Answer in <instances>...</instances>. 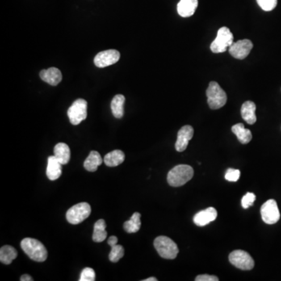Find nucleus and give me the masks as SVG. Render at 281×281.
<instances>
[{
    "mask_svg": "<svg viewBox=\"0 0 281 281\" xmlns=\"http://www.w3.org/2000/svg\"><path fill=\"white\" fill-rule=\"evenodd\" d=\"M194 169L189 165H177L168 173L167 182L172 187H180L191 181Z\"/></svg>",
    "mask_w": 281,
    "mask_h": 281,
    "instance_id": "obj_2",
    "label": "nucleus"
},
{
    "mask_svg": "<svg viewBox=\"0 0 281 281\" xmlns=\"http://www.w3.org/2000/svg\"><path fill=\"white\" fill-rule=\"evenodd\" d=\"M232 132L237 136V139L241 144H248L253 139V135L250 130L245 128L241 123H237L232 127Z\"/></svg>",
    "mask_w": 281,
    "mask_h": 281,
    "instance_id": "obj_18",
    "label": "nucleus"
},
{
    "mask_svg": "<svg viewBox=\"0 0 281 281\" xmlns=\"http://www.w3.org/2000/svg\"><path fill=\"white\" fill-rule=\"evenodd\" d=\"M88 102L83 98H78L73 102L68 111L70 122L73 125H78L87 118Z\"/></svg>",
    "mask_w": 281,
    "mask_h": 281,
    "instance_id": "obj_7",
    "label": "nucleus"
},
{
    "mask_svg": "<svg viewBox=\"0 0 281 281\" xmlns=\"http://www.w3.org/2000/svg\"><path fill=\"white\" fill-rule=\"evenodd\" d=\"M120 53L116 49L102 51L95 56L94 59V65L99 68H106L113 65L119 61Z\"/></svg>",
    "mask_w": 281,
    "mask_h": 281,
    "instance_id": "obj_10",
    "label": "nucleus"
},
{
    "mask_svg": "<svg viewBox=\"0 0 281 281\" xmlns=\"http://www.w3.org/2000/svg\"><path fill=\"white\" fill-rule=\"evenodd\" d=\"M117 241L118 238L116 237V236H111V237H110V238L108 239V244L111 247L117 245Z\"/></svg>",
    "mask_w": 281,
    "mask_h": 281,
    "instance_id": "obj_32",
    "label": "nucleus"
},
{
    "mask_svg": "<svg viewBox=\"0 0 281 281\" xmlns=\"http://www.w3.org/2000/svg\"><path fill=\"white\" fill-rule=\"evenodd\" d=\"M253 43L249 39L239 40L234 43L229 48L230 54L237 60H244L253 49Z\"/></svg>",
    "mask_w": 281,
    "mask_h": 281,
    "instance_id": "obj_11",
    "label": "nucleus"
},
{
    "mask_svg": "<svg viewBox=\"0 0 281 281\" xmlns=\"http://www.w3.org/2000/svg\"><path fill=\"white\" fill-rule=\"evenodd\" d=\"M154 247L158 254L166 259H174L179 253L177 244L166 236L156 237L154 241Z\"/></svg>",
    "mask_w": 281,
    "mask_h": 281,
    "instance_id": "obj_4",
    "label": "nucleus"
},
{
    "mask_svg": "<svg viewBox=\"0 0 281 281\" xmlns=\"http://www.w3.org/2000/svg\"><path fill=\"white\" fill-rule=\"evenodd\" d=\"M17 256L18 252L10 245H5L0 249V261L5 265H10Z\"/></svg>",
    "mask_w": 281,
    "mask_h": 281,
    "instance_id": "obj_22",
    "label": "nucleus"
},
{
    "mask_svg": "<svg viewBox=\"0 0 281 281\" xmlns=\"http://www.w3.org/2000/svg\"><path fill=\"white\" fill-rule=\"evenodd\" d=\"M103 161L104 160H102L98 152L92 151L84 163V167L89 172L96 171L98 166H100Z\"/></svg>",
    "mask_w": 281,
    "mask_h": 281,
    "instance_id": "obj_19",
    "label": "nucleus"
},
{
    "mask_svg": "<svg viewBox=\"0 0 281 281\" xmlns=\"http://www.w3.org/2000/svg\"><path fill=\"white\" fill-rule=\"evenodd\" d=\"M143 281H157V279H156V278H149L145 280H143Z\"/></svg>",
    "mask_w": 281,
    "mask_h": 281,
    "instance_id": "obj_34",
    "label": "nucleus"
},
{
    "mask_svg": "<svg viewBox=\"0 0 281 281\" xmlns=\"http://www.w3.org/2000/svg\"><path fill=\"white\" fill-rule=\"evenodd\" d=\"M208 104L212 110H218L225 106L227 96L225 91L216 81H211L206 90Z\"/></svg>",
    "mask_w": 281,
    "mask_h": 281,
    "instance_id": "obj_3",
    "label": "nucleus"
},
{
    "mask_svg": "<svg viewBox=\"0 0 281 281\" xmlns=\"http://www.w3.org/2000/svg\"><path fill=\"white\" fill-rule=\"evenodd\" d=\"M62 174V164L56 159V156H51L48 158L47 175L50 181H55L60 178Z\"/></svg>",
    "mask_w": 281,
    "mask_h": 281,
    "instance_id": "obj_14",
    "label": "nucleus"
},
{
    "mask_svg": "<svg viewBox=\"0 0 281 281\" xmlns=\"http://www.w3.org/2000/svg\"><path fill=\"white\" fill-rule=\"evenodd\" d=\"M124 102H125V97L123 96V94H117L111 102L113 115L117 119L123 117Z\"/></svg>",
    "mask_w": 281,
    "mask_h": 281,
    "instance_id": "obj_23",
    "label": "nucleus"
},
{
    "mask_svg": "<svg viewBox=\"0 0 281 281\" xmlns=\"http://www.w3.org/2000/svg\"><path fill=\"white\" fill-rule=\"evenodd\" d=\"M91 212L92 209L90 205L87 202H81L68 210L66 217L70 224H78L86 220L90 216Z\"/></svg>",
    "mask_w": 281,
    "mask_h": 281,
    "instance_id": "obj_6",
    "label": "nucleus"
},
{
    "mask_svg": "<svg viewBox=\"0 0 281 281\" xmlns=\"http://www.w3.org/2000/svg\"><path fill=\"white\" fill-rule=\"evenodd\" d=\"M140 225H141L140 214L139 212H135L131 219L124 223L123 228L127 233H137L138 231L140 230Z\"/></svg>",
    "mask_w": 281,
    "mask_h": 281,
    "instance_id": "obj_25",
    "label": "nucleus"
},
{
    "mask_svg": "<svg viewBox=\"0 0 281 281\" xmlns=\"http://www.w3.org/2000/svg\"><path fill=\"white\" fill-rule=\"evenodd\" d=\"M194 135V129L190 125H185L181 127L177 133V141L175 143V148L177 152H181L187 148L189 140H191Z\"/></svg>",
    "mask_w": 281,
    "mask_h": 281,
    "instance_id": "obj_12",
    "label": "nucleus"
},
{
    "mask_svg": "<svg viewBox=\"0 0 281 281\" xmlns=\"http://www.w3.org/2000/svg\"><path fill=\"white\" fill-rule=\"evenodd\" d=\"M106 224L104 220H98L94 224L93 239L94 242H102L106 240L107 232L106 231Z\"/></svg>",
    "mask_w": 281,
    "mask_h": 281,
    "instance_id": "obj_24",
    "label": "nucleus"
},
{
    "mask_svg": "<svg viewBox=\"0 0 281 281\" xmlns=\"http://www.w3.org/2000/svg\"><path fill=\"white\" fill-rule=\"evenodd\" d=\"M241 175V172L239 169H228L225 174V179L230 182H236L238 181Z\"/></svg>",
    "mask_w": 281,
    "mask_h": 281,
    "instance_id": "obj_30",
    "label": "nucleus"
},
{
    "mask_svg": "<svg viewBox=\"0 0 281 281\" xmlns=\"http://www.w3.org/2000/svg\"><path fill=\"white\" fill-rule=\"evenodd\" d=\"M21 246L27 256L36 262H44L48 257L47 249L43 243L37 239L27 237L22 240Z\"/></svg>",
    "mask_w": 281,
    "mask_h": 281,
    "instance_id": "obj_1",
    "label": "nucleus"
},
{
    "mask_svg": "<svg viewBox=\"0 0 281 281\" xmlns=\"http://www.w3.org/2000/svg\"><path fill=\"white\" fill-rule=\"evenodd\" d=\"M198 5V0H181L177 4V12L182 18H189L195 14Z\"/></svg>",
    "mask_w": 281,
    "mask_h": 281,
    "instance_id": "obj_15",
    "label": "nucleus"
},
{
    "mask_svg": "<svg viewBox=\"0 0 281 281\" xmlns=\"http://www.w3.org/2000/svg\"><path fill=\"white\" fill-rule=\"evenodd\" d=\"M54 156H56L62 165H66L70 160V150L69 146L65 143H58L54 148Z\"/></svg>",
    "mask_w": 281,
    "mask_h": 281,
    "instance_id": "obj_20",
    "label": "nucleus"
},
{
    "mask_svg": "<svg viewBox=\"0 0 281 281\" xmlns=\"http://www.w3.org/2000/svg\"><path fill=\"white\" fill-rule=\"evenodd\" d=\"M95 280V273L92 268L87 267L81 272L80 281H94Z\"/></svg>",
    "mask_w": 281,
    "mask_h": 281,
    "instance_id": "obj_29",
    "label": "nucleus"
},
{
    "mask_svg": "<svg viewBox=\"0 0 281 281\" xmlns=\"http://www.w3.org/2000/svg\"><path fill=\"white\" fill-rule=\"evenodd\" d=\"M256 106L252 101H246L241 106V117L249 124H254L256 122Z\"/></svg>",
    "mask_w": 281,
    "mask_h": 281,
    "instance_id": "obj_17",
    "label": "nucleus"
},
{
    "mask_svg": "<svg viewBox=\"0 0 281 281\" xmlns=\"http://www.w3.org/2000/svg\"><path fill=\"white\" fill-rule=\"evenodd\" d=\"M124 256V249L122 245H116L112 247L109 258L112 262H117Z\"/></svg>",
    "mask_w": 281,
    "mask_h": 281,
    "instance_id": "obj_26",
    "label": "nucleus"
},
{
    "mask_svg": "<svg viewBox=\"0 0 281 281\" xmlns=\"http://www.w3.org/2000/svg\"><path fill=\"white\" fill-rule=\"evenodd\" d=\"M258 6L265 11H271L274 10L278 5V0H256Z\"/></svg>",
    "mask_w": 281,
    "mask_h": 281,
    "instance_id": "obj_27",
    "label": "nucleus"
},
{
    "mask_svg": "<svg viewBox=\"0 0 281 281\" xmlns=\"http://www.w3.org/2000/svg\"><path fill=\"white\" fill-rule=\"evenodd\" d=\"M261 216L262 220L267 224H274L279 221L281 218L278 203L274 199L266 201L261 207Z\"/></svg>",
    "mask_w": 281,
    "mask_h": 281,
    "instance_id": "obj_9",
    "label": "nucleus"
},
{
    "mask_svg": "<svg viewBox=\"0 0 281 281\" xmlns=\"http://www.w3.org/2000/svg\"><path fill=\"white\" fill-rule=\"evenodd\" d=\"M21 281H32L33 279L31 276L28 275V274H24V275L22 276L21 278Z\"/></svg>",
    "mask_w": 281,
    "mask_h": 281,
    "instance_id": "obj_33",
    "label": "nucleus"
},
{
    "mask_svg": "<svg viewBox=\"0 0 281 281\" xmlns=\"http://www.w3.org/2000/svg\"><path fill=\"white\" fill-rule=\"evenodd\" d=\"M256 196L254 193L248 192L246 195L243 196L241 199V206L243 208L249 209V207L254 204L255 201H256Z\"/></svg>",
    "mask_w": 281,
    "mask_h": 281,
    "instance_id": "obj_28",
    "label": "nucleus"
},
{
    "mask_svg": "<svg viewBox=\"0 0 281 281\" xmlns=\"http://www.w3.org/2000/svg\"><path fill=\"white\" fill-rule=\"evenodd\" d=\"M234 43V35L228 27H223L219 29L215 40L210 46V48L214 53L226 52L227 48Z\"/></svg>",
    "mask_w": 281,
    "mask_h": 281,
    "instance_id": "obj_5",
    "label": "nucleus"
},
{
    "mask_svg": "<svg viewBox=\"0 0 281 281\" xmlns=\"http://www.w3.org/2000/svg\"><path fill=\"white\" fill-rule=\"evenodd\" d=\"M229 260L235 267L242 270H253L255 266L253 257L243 250H235L230 254Z\"/></svg>",
    "mask_w": 281,
    "mask_h": 281,
    "instance_id": "obj_8",
    "label": "nucleus"
},
{
    "mask_svg": "<svg viewBox=\"0 0 281 281\" xmlns=\"http://www.w3.org/2000/svg\"><path fill=\"white\" fill-rule=\"evenodd\" d=\"M196 281H218L219 278L216 276L208 275V274H204V275H199L195 278Z\"/></svg>",
    "mask_w": 281,
    "mask_h": 281,
    "instance_id": "obj_31",
    "label": "nucleus"
},
{
    "mask_svg": "<svg viewBox=\"0 0 281 281\" xmlns=\"http://www.w3.org/2000/svg\"><path fill=\"white\" fill-rule=\"evenodd\" d=\"M124 159H125V155L122 151L114 150L106 154L103 160L106 166L114 167V166H117L119 164H121L124 161Z\"/></svg>",
    "mask_w": 281,
    "mask_h": 281,
    "instance_id": "obj_21",
    "label": "nucleus"
},
{
    "mask_svg": "<svg viewBox=\"0 0 281 281\" xmlns=\"http://www.w3.org/2000/svg\"><path fill=\"white\" fill-rule=\"evenodd\" d=\"M41 79L50 85L56 86L62 81V73L60 70L51 68L48 70H43L40 72Z\"/></svg>",
    "mask_w": 281,
    "mask_h": 281,
    "instance_id": "obj_16",
    "label": "nucleus"
},
{
    "mask_svg": "<svg viewBox=\"0 0 281 281\" xmlns=\"http://www.w3.org/2000/svg\"><path fill=\"white\" fill-rule=\"evenodd\" d=\"M217 218V211L213 207L206 209L195 214L193 218V221L198 227H204L208 225L211 222L214 221Z\"/></svg>",
    "mask_w": 281,
    "mask_h": 281,
    "instance_id": "obj_13",
    "label": "nucleus"
}]
</instances>
